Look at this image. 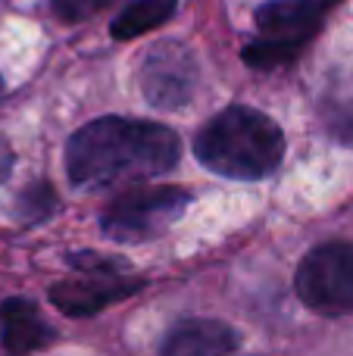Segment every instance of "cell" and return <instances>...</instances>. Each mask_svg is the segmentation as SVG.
Wrapping results in <instances>:
<instances>
[{
	"instance_id": "cell-2",
	"label": "cell",
	"mask_w": 353,
	"mask_h": 356,
	"mask_svg": "<svg viewBox=\"0 0 353 356\" xmlns=\"http://www.w3.org/2000/svg\"><path fill=\"white\" fill-rule=\"evenodd\" d=\"M194 150L197 160L216 175L256 181L279 169L285 156V135L266 113L229 106L197 131Z\"/></svg>"
},
{
	"instance_id": "cell-8",
	"label": "cell",
	"mask_w": 353,
	"mask_h": 356,
	"mask_svg": "<svg viewBox=\"0 0 353 356\" xmlns=\"http://www.w3.org/2000/svg\"><path fill=\"white\" fill-rule=\"evenodd\" d=\"M241 338L219 319H181L163 338L160 356H229Z\"/></svg>"
},
{
	"instance_id": "cell-9",
	"label": "cell",
	"mask_w": 353,
	"mask_h": 356,
	"mask_svg": "<svg viewBox=\"0 0 353 356\" xmlns=\"http://www.w3.org/2000/svg\"><path fill=\"white\" fill-rule=\"evenodd\" d=\"M54 325L41 316V309L25 297H10L0 303V341L10 356H25L47 347L54 341Z\"/></svg>"
},
{
	"instance_id": "cell-11",
	"label": "cell",
	"mask_w": 353,
	"mask_h": 356,
	"mask_svg": "<svg viewBox=\"0 0 353 356\" xmlns=\"http://www.w3.org/2000/svg\"><path fill=\"white\" fill-rule=\"evenodd\" d=\"M113 0H54L50 10H54L56 19L63 22H85V19L97 16L100 10H106Z\"/></svg>"
},
{
	"instance_id": "cell-10",
	"label": "cell",
	"mask_w": 353,
	"mask_h": 356,
	"mask_svg": "<svg viewBox=\"0 0 353 356\" xmlns=\"http://www.w3.org/2000/svg\"><path fill=\"white\" fill-rule=\"evenodd\" d=\"M175 6H179V0H135V3H129V10L116 16L113 38L129 41V38H138L144 31L156 29V25H163L172 16Z\"/></svg>"
},
{
	"instance_id": "cell-6",
	"label": "cell",
	"mask_w": 353,
	"mask_h": 356,
	"mask_svg": "<svg viewBox=\"0 0 353 356\" xmlns=\"http://www.w3.org/2000/svg\"><path fill=\"white\" fill-rule=\"evenodd\" d=\"M79 269L88 272V278L79 282H63L50 288V300L63 309L66 316H91L104 309L106 303L122 300L125 294L141 288V282H129L122 278V263H113L110 257H75L72 259Z\"/></svg>"
},
{
	"instance_id": "cell-7",
	"label": "cell",
	"mask_w": 353,
	"mask_h": 356,
	"mask_svg": "<svg viewBox=\"0 0 353 356\" xmlns=\"http://www.w3.org/2000/svg\"><path fill=\"white\" fill-rule=\"evenodd\" d=\"M141 91L147 104L160 110H179L191 104L197 91V63L185 44H156L141 63Z\"/></svg>"
},
{
	"instance_id": "cell-5",
	"label": "cell",
	"mask_w": 353,
	"mask_h": 356,
	"mask_svg": "<svg viewBox=\"0 0 353 356\" xmlns=\"http://www.w3.org/2000/svg\"><path fill=\"white\" fill-rule=\"evenodd\" d=\"M297 297L322 316L353 313V244L331 241L304 257L297 269Z\"/></svg>"
},
{
	"instance_id": "cell-12",
	"label": "cell",
	"mask_w": 353,
	"mask_h": 356,
	"mask_svg": "<svg viewBox=\"0 0 353 356\" xmlns=\"http://www.w3.org/2000/svg\"><path fill=\"white\" fill-rule=\"evenodd\" d=\"M10 169H13V150L6 147V141H0V181H6Z\"/></svg>"
},
{
	"instance_id": "cell-3",
	"label": "cell",
	"mask_w": 353,
	"mask_h": 356,
	"mask_svg": "<svg viewBox=\"0 0 353 356\" xmlns=\"http://www.w3.org/2000/svg\"><path fill=\"white\" fill-rule=\"evenodd\" d=\"M338 3L341 0H275L260 6L256 25L263 38L244 47V63L256 69H275L291 63Z\"/></svg>"
},
{
	"instance_id": "cell-4",
	"label": "cell",
	"mask_w": 353,
	"mask_h": 356,
	"mask_svg": "<svg viewBox=\"0 0 353 356\" xmlns=\"http://www.w3.org/2000/svg\"><path fill=\"white\" fill-rule=\"evenodd\" d=\"M188 191L179 188H138L129 194L116 197L106 207L100 228L106 238L113 241H129V244H141L156 234H163L188 207Z\"/></svg>"
},
{
	"instance_id": "cell-13",
	"label": "cell",
	"mask_w": 353,
	"mask_h": 356,
	"mask_svg": "<svg viewBox=\"0 0 353 356\" xmlns=\"http://www.w3.org/2000/svg\"><path fill=\"white\" fill-rule=\"evenodd\" d=\"M0 97H3V79H0Z\"/></svg>"
},
{
	"instance_id": "cell-1",
	"label": "cell",
	"mask_w": 353,
	"mask_h": 356,
	"mask_svg": "<svg viewBox=\"0 0 353 356\" xmlns=\"http://www.w3.org/2000/svg\"><path fill=\"white\" fill-rule=\"evenodd\" d=\"M172 129L141 119H94L66 144V172L79 188H110L163 175L179 163Z\"/></svg>"
}]
</instances>
